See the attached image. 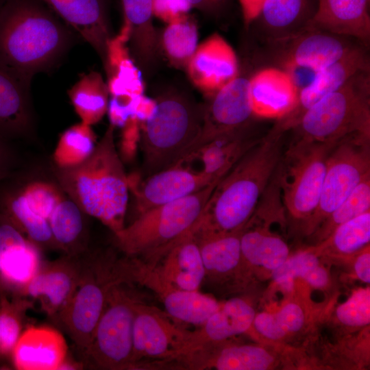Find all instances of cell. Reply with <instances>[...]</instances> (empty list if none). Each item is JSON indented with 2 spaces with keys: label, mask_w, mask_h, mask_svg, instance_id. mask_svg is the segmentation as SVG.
I'll return each instance as SVG.
<instances>
[{
  "label": "cell",
  "mask_w": 370,
  "mask_h": 370,
  "mask_svg": "<svg viewBox=\"0 0 370 370\" xmlns=\"http://www.w3.org/2000/svg\"><path fill=\"white\" fill-rule=\"evenodd\" d=\"M267 42L273 58L278 62L276 66L292 75L296 69L309 71L313 75L362 44L351 38L307 25Z\"/></svg>",
  "instance_id": "obj_12"
},
{
  "label": "cell",
  "mask_w": 370,
  "mask_h": 370,
  "mask_svg": "<svg viewBox=\"0 0 370 370\" xmlns=\"http://www.w3.org/2000/svg\"><path fill=\"white\" fill-rule=\"evenodd\" d=\"M370 175V136L354 135L336 143L326 162L318 206L308 222L311 230Z\"/></svg>",
  "instance_id": "obj_11"
},
{
  "label": "cell",
  "mask_w": 370,
  "mask_h": 370,
  "mask_svg": "<svg viewBox=\"0 0 370 370\" xmlns=\"http://www.w3.org/2000/svg\"><path fill=\"white\" fill-rule=\"evenodd\" d=\"M105 60L110 37L101 0H43Z\"/></svg>",
  "instance_id": "obj_26"
},
{
  "label": "cell",
  "mask_w": 370,
  "mask_h": 370,
  "mask_svg": "<svg viewBox=\"0 0 370 370\" xmlns=\"http://www.w3.org/2000/svg\"><path fill=\"white\" fill-rule=\"evenodd\" d=\"M34 301L22 296L0 293V365L10 362L12 352L25 328Z\"/></svg>",
  "instance_id": "obj_35"
},
{
  "label": "cell",
  "mask_w": 370,
  "mask_h": 370,
  "mask_svg": "<svg viewBox=\"0 0 370 370\" xmlns=\"http://www.w3.org/2000/svg\"><path fill=\"white\" fill-rule=\"evenodd\" d=\"M128 278L151 290L167 314L181 322L201 326L219 308L220 302L199 291L177 288L159 275L156 268L136 257L127 256Z\"/></svg>",
  "instance_id": "obj_14"
},
{
  "label": "cell",
  "mask_w": 370,
  "mask_h": 370,
  "mask_svg": "<svg viewBox=\"0 0 370 370\" xmlns=\"http://www.w3.org/2000/svg\"><path fill=\"white\" fill-rule=\"evenodd\" d=\"M291 130L293 140L308 143H336L351 136H370V71L324 97Z\"/></svg>",
  "instance_id": "obj_6"
},
{
  "label": "cell",
  "mask_w": 370,
  "mask_h": 370,
  "mask_svg": "<svg viewBox=\"0 0 370 370\" xmlns=\"http://www.w3.org/2000/svg\"><path fill=\"white\" fill-rule=\"evenodd\" d=\"M203 112L177 97L156 103L143 121V177L177 164L184 158L199 134Z\"/></svg>",
  "instance_id": "obj_7"
},
{
  "label": "cell",
  "mask_w": 370,
  "mask_h": 370,
  "mask_svg": "<svg viewBox=\"0 0 370 370\" xmlns=\"http://www.w3.org/2000/svg\"><path fill=\"white\" fill-rule=\"evenodd\" d=\"M252 324L259 334L269 339L280 340L286 334L278 324L275 314L258 313L255 314Z\"/></svg>",
  "instance_id": "obj_45"
},
{
  "label": "cell",
  "mask_w": 370,
  "mask_h": 370,
  "mask_svg": "<svg viewBox=\"0 0 370 370\" xmlns=\"http://www.w3.org/2000/svg\"><path fill=\"white\" fill-rule=\"evenodd\" d=\"M254 116L278 121L294 108L299 88L293 75L278 66H268L249 78Z\"/></svg>",
  "instance_id": "obj_21"
},
{
  "label": "cell",
  "mask_w": 370,
  "mask_h": 370,
  "mask_svg": "<svg viewBox=\"0 0 370 370\" xmlns=\"http://www.w3.org/2000/svg\"><path fill=\"white\" fill-rule=\"evenodd\" d=\"M240 240L243 260L251 265L273 271L288 258L289 249L283 238L262 233L247 223Z\"/></svg>",
  "instance_id": "obj_34"
},
{
  "label": "cell",
  "mask_w": 370,
  "mask_h": 370,
  "mask_svg": "<svg viewBox=\"0 0 370 370\" xmlns=\"http://www.w3.org/2000/svg\"><path fill=\"white\" fill-rule=\"evenodd\" d=\"M85 214L65 193L53 208L49 224L56 250L79 256L88 247V229Z\"/></svg>",
  "instance_id": "obj_29"
},
{
  "label": "cell",
  "mask_w": 370,
  "mask_h": 370,
  "mask_svg": "<svg viewBox=\"0 0 370 370\" xmlns=\"http://www.w3.org/2000/svg\"><path fill=\"white\" fill-rule=\"evenodd\" d=\"M241 231L192 234L199 248L205 278L208 277L214 280L236 271L243 260L240 240Z\"/></svg>",
  "instance_id": "obj_30"
},
{
  "label": "cell",
  "mask_w": 370,
  "mask_h": 370,
  "mask_svg": "<svg viewBox=\"0 0 370 370\" xmlns=\"http://www.w3.org/2000/svg\"><path fill=\"white\" fill-rule=\"evenodd\" d=\"M275 123L219 180L193 234L242 230L268 186L284 149Z\"/></svg>",
  "instance_id": "obj_1"
},
{
  "label": "cell",
  "mask_w": 370,
  "mask_h": 370,
  "mask_svg": "<svg viewBox=\"0 0 370 370\" xmlns=\"http://www.w3.org/2000/svg\"><path fill=\"white\" fill-rule=\"evenodd\" d=\"M163 49L175 64L186 66L198 45L196 24L186 15L167 24L162 35Z\"/></svg>",
  "instance_id": "obj_37"
},
{
  "label": "cell",
  "mask_w": 370,
  "mask_h": 370,
  "mask_svg": "<svg viewBox=\"0 0 370 370\" xmlns=\"http://www.w3.org/2000/svg\"><path fill=\"white\" fill-rule=\"evenodd\" d=\"M255 314L253 307L243 299L234 297L221 303L199 329L190 331L182 355L200 345L225 341L247 332L253 323Z\"/></svg>",
  "instance_id": "obj_24"
},
{
  "label": "cell",
  "mask_w": 370,
  "mask_h": 370,
  "mask_svg": "<svg viewBox=\"0 0 370 370\" xmlns=\"http://www.w3.org/2000/svg\"><path fill=\"white\" fill-rule=\"evenodd\" d=\"M95 144V136L91 125L83 122L66 129L60 136L52 155L58 169L75 167L92 154Z\"/></svg>",
  "instance_id": "obj_36"
},
{
  "label": "cell",
  "mask_w": 370,
  "mask_h": 370,
  "mask_svg": "<svg viewBox=\"0 0 370 370\" xmlns=\"http://www.w3.org/2000/svg\"><path fill=\"white\" fill-rule=\"evenodd\" d=\"M216 184L136 216L114 234L116 246L126 256L155 264L171 247L192 231Z\"/></svg>",
  "instance_id": "obj_4"
},
{
  "label": "cell",
  "mask_w": 370,
  "mask_h": 370,
  "mask_svg": "<svg viewBox=\"0 0 370 370\" xmlns=\"http://www.w3.org/2000/svg\"><path fill=\"white\" fill-rule=\"evenodd\" d=\"M335 143L292 140L275 169L285 211L295 220L314 213L320 199L328 154Z\"/></svg>",
  "instance_id": "obj_8"
},
{
  "label": "cell",
  "mask_w": 370,
  "mask_h": 370,
  "mask_svg": "<svg viewBox=\"0 0 370 370\" xmlns=\"http://www.w3.org/2000/svg\"><path fill=\"white\" fill-rule=\"evenodd\" d=\"M319 265L317 256L305 251L288 257L280 267L272 271L274 281L286 291H291L297 278L304 279L310 272Z\"/></svg>",
  "instance_id": "obj_40"
},
{
  "label": "cell",
  "mask_w": 370,
  "mask_h": 370,
  "mask_svg": "<svg viewBox=\"0 0 370 370\" xmlns=\"http://www.w3.org/2000/svg\"><path fill=\"white\" fill-rule=\"evenodd\" d=\"M10 157L8 147L0 135V182L8 177Z\"/></svg>",
  "instance_id": "obj_49"
},
{
  "label": "cell",
  "mask_w": 370,
  "mask_h": 370,
  "mask_svg": "<svg viewBox=\"0 0 370 370\" xmlns=\"http://www.w3.org/2000/svg\"><path fill=\"white\" fill-rule=\"evenodd\" d=\"M280 326L287 332L299 331L304 323V314L299 306L289 303L275 314Z\"/></svg>",
  "instance_id": "obj_44"
},
{
  "label": "cell",
  "mask_w": 370,
  "mask_h": 370,
  "mask_svg": "<svg viewBox=\"0 0 370 370\" xmlns=\"http://www.w3.org/2000/svg\"><path fill=\"white\" fill-rule=\"evenodd\" d=\"M110 125L92 154L81 164L58 169V184L88 216L114 234L125 225L129 200L128 176L116 147Z\"/></svg>",
  "instance_id": "obj_2"
},
{
  "label": "cell",
  "mask_w": 370,
  "mask_h": 370,
  "mask_svg": "<svg viewBox=\"0 0 370 370\" xmlns=\"http://www.w3.org/2000/svg\"><path fill=\"white\" fill-rule=\"evenodd\" d=\"M124 23L131 28V38L139 43L143 32L151 25L152 0H121Z\"/></svg>",
  "instance_id": "obj_42"
},
{
  "label": "cell",
  "mask_w": 370,
  "mask_h": 370,
  "mask_svg": "<svg viewBox=\"0 0 370 370\" xmlns=\"http://www.w3.org/2000/svg\"><path fill=\"white\" fill-rule=\"evenodd\" d=\"M141 180L128 177L129 189L133 195L137 216L219 182L201 171H195L182 164Z\"/></svg>",
  "instance_id": "obj_16"
},
{
  "label": "cell",
  "mask_w": 370,
  "mask_h": 370,
  "mask_svg": "<svg viewBox=\"0 0 370 370\" xmlns=\"http://www.w3.org/2000/svg\"><path fill=\"white\" fill-rule=\"evenodd\" d=\"M304 280L312 287L320 288L328 284L329 277L327 271L323 267L318 265Z\"/></svg>",
  "instance_id": "obj_48"
},
{
  "label": "cell",
  "mask_w": 370,
  "mask_h": 370,
  "mask_svg": "<svg viewBox=\"0 0 370 370\" xmlns=\"http://www.w3.org/2000/svg\"><path fill=\"white\" fill-rule=\"evenodd\" d=\"M186 67L191 82L209 95H214L239 75L235 51L218 33L198 44Z\"/></svg>",
  "instance_id": "obj_20"
},
{
  "label": "cell",
  "mask_w": 370,
  "mask_h": 370,
  "mask_svg": "<svg viewBox=\"0 0 370 370\" xmlns=\"http://www.w3.org/2000/svg\"><path fill=\"white\" fill-rule=\"evenodd\" d=\"M160 310L137 300L133 327V367L145 361L172 362L184 352L190 331L183 329Z\"/></svg>",
  "instance_id": "obj_13"
},
{
  "label": "cell",
  "mask_w": 370,
  "mask_h": 370,
  "mask_svg": "<svg viewBox=\"0 0 370 370\" xmlns=\"http://www.w3.org/2000/svg\"><path fill=\"white\" fill-rule=\"evenodd\" d=\"M67 40L62 26L45 11L9 3L0 12V69L29 89L33 76L53 62Z\"/></svg>",
  "instance_id": "obj_3"
},
{
  "label": "cell",
  "mask_w": 370,
  "mask_h": 370,
  "mask_svg": "<svg viewBox=\"0 0 370 370\" xmlns=\"http://www.w3.org/2000/svg\"><path fill=\"white\" fill-rule=\"evenodd\" d=\"M212 95L203 112L199 134L182 160L215 138L249 125L254 117L249 78L238 75Z\"/></svg>",
  "instance_id": "obj_15"
},
{
  "label": "cell",
  "mask_w": 370,
  "mask_h": 370,
  "mask_svg": "<svg viewBox=\"0 0 370 370\" xmlns=\"http://www.w3.org/2000/svg\"><path fill=\"white\" fill-rule=\"evenodd\" d=\"M71 102L81 121L92 125L98 123L108 108L110 95L107 83L100 73L83 75L69 90Z\"/></svg>",
  "instance_id": "obj_33"
},
{
  "label": "cell",
  "mask_w": 370,
  "mask_h": 370,
  "mask_svg": "<svg viewBox=\"0 0 370 370\" xmlns=\"http://www.w3.org/2000/svg\"><path fill=\"white\" fill-rule=\"evenodd\" d=\"M267 0H238L244 24L246 27L253 24L258 16Z\"/></svg>",
  "instance_id": "obj_46"
},
{
  "label": "cell",
  "mask_w": 370,
  "mask_h": 370,
  "mask_svg": "<svg viewBox=\"0 0 370 370\" xmlns=\"http://www.w3.org/2000/svg\"><path fill=\"white\" fill-rule=\"evenodd\" d=\"M310 4V0H267L256 20L260 22L267 41L304 27L312 16Z\"/></svg>",
  "instance_id": "obj_32"
},
{
  "label": "cell",
  "mask_w": 370,
  "mask_h": 370,
  "mask_svg": "<svg viewBox=\"0 0 370 370\" xmlns=\"http://www.w3.org/2000/svg\"><path fill=\"white\" fill-rule=\"evenodd\" d=\"M69 354L65 338L57 329L27 325L11 354L17 370H60Z\"/></svg>",
  "instance_id": "obj_22"
},
{
  "label": "cell",
  "mask_w": 370,
  "mask_h": 370,
  "mask_svg": "<svg viewBox=\"0 0 370 370\" xmlns=\"http://www.w3.org/2000/svg\"><path fill=\"white\" fill-rule=\"evenodd\" d=\"M261 137L255 136L248 125L215 138L177 164L199 159L203 164L201 171L219 181Z\"/></svg>",
  "instance_id": "obj_28"
},
{
  "label": "cell",
  "mask_w": 370,
  "mask_h": 370,
  "mask_svg": "<svg viewBox=\"0 0 370 370\" xmlns=\"http://www.w3.org/2000/svg\"><path fill=\"white\" fill-rule=\"evenodd\" d=\"M82 271V255L63 254L55 260L43 261L23 297L38 301L42 310L54 323L72 299Z\"/></svg>",
  "instance_id": "obj_19"
},
{
  "label": "cell",
  "mask_w": 370,
  "mask_h": 370,
  "mask_svg": "<svg viewBox=\"0 0 370 370\" xmlns=\"http://www.w3.org/2000/svg\"><path fill=\"white\" fill-rule=\"evenodd\" d=\"M42 251L0 212V293L23 297L43 260Z\"/></svg>",
  "instance_id": "obj_17"
},
{
  "label": "cell",
  "mask_w": 370,
  "mask_h": 370,
  "mask_svg": "<svg viewBox=\"0 0 370 370\" xmlns=\"http://www.w3.org/2000/svg\"><path fill=\"white\" fill-rule=\"evenodd\" d=\"M192 6L188 0H152V15L169 24L188 14Z\"/></svg>",
  "instance_id": "obj_43"
},
{
  "label": "cell",
  "mask_w": 370,
  "mask_h": 370,
  "mask_svg": "<svg viewBox=\"0 0 370 370\" xmlns=\"http://www.w3.org/2000/svg\"><path fill=\"white\" fill-rule=\"evenodd\" d=\"M357 277L365 283L370 282V254L367 251L360 254L354 264Z\"/></svg>",
  "instance_id": "obj_47"
},
{
  "label": "cell",
  "mask_w": 370,
  "mask_h": 370,
  "mask_svg": "<svg viewBox=\"0 0 370 370\" xmlns=\"http://www.w3.org/2000/svg\"><path fill=\"white\" fill-rule=\"evenodd\" d=\"M193 8L199 10L214 12L219 10L227 0H188Z\"/></svg>",
  "instance_id": "obj_50"
},
{
  "label": "cell",
  "mask_w": 370,
  "mask_h": 370,
  "mask_svg": "<svg viewBox=\"0 0 370 370\" xmlns=\"http://www.w3.org/2000/svg\"><path fill=\"white\" fill-rule=\"evenodd\" d=\"M131 28L125 23L116 36L108 42L104 63L108 75L110 95L119 98L133 99L143 95L144 84L141 73L134 64L127 42Z\"/></svg>",
  "instance_id": "obj_27"
},
{
  "label": "cell",
  "mask_w": 370,
  "mask_h": 370,
  "mask_svg": "<svg viewBox=\"0 0 370 370\" xmlns=\"http://www.w3.org/2000/svg\"><path fill=\"white\" fill-rule=\"evenodd\" d=\"M130 284L121 283L112 289L90 344L79 357L85 369H134L133 327L138 299Z\"/></svg>",
  "instance_id": "obj_9"
},
{
  "label": "cell",
  "mask_w": 370,
  "mask_h": 370,
  "mask_svg": "<svg viewBox=\"0 0 370 370\" xmlns=\"http://www.w3.org/2000/svg\"><path fill=\"white\" fill-rule=\"evenodd\" d=\"M153 266L164 281L179 289L199 291L205 279L199 248L191 232L171 247Z\"/></svg>",
  "instance_id": "obj_25"
},
{
  "label": "cell",
  "mask_w": 370,
  "mask_h": 370,
  "mask_svg": "<svg viewBox=\"0 0 370 370\" xmlns=\"http://www.w3.org/2000/svg\"><path fill=\"white\" fill-rule=\"evenodd\" d=\"M31 125L29 88L0 69V135H24Z\"/></svg>",
  "instance_id": "obj_31"
},
{
  "label": "cell",
  "mask_w": 370,
  "mask_h": 370,
  "mask_svg": "<svg viewBox=\"0 0 370 370\" xmlns=\"http://www.w3.org/2000/svg\"><path fill=\"white\" fill-rule=\"evenodd\" d=\"M370 210V175L366 177L352 193L323 221V236H329L339 225Z\"/></svg>",
  "instance_id": "obj_39"
},
{
  "label": "cell",
  "mask_w": 370,
  "mask_h": 370,
  "mask_svg": "<svg viewBox=\"0 0 370 370\" xmlns=\"http://www.w3.org/2000/svg\"><path fill=\"white\" fill-rule=\"evenodd\" d=\"M125 282L129 283L125 257L90 249L82 255L79 284L53 323L69 336L79 357L90 344L112 289Z\"/></svg>",
  "instance_id": "obj_5"
},
{
  "label": "cell",
  "mask_w": 370,
  "mask_h": 370,
  "mask_svg": "<svg viewBox=\"0 0 370 370\" xmlns=\"http://www.w3.org/2000/svg\"><path fill=\"white\" fill-rule=\"evenodd\" d=\"M336 317L347 326H363L370 323V289L355 291L349 298L336 309Z\"/></svg>",
  "instance_id": "obj_41"
},
{
  "label": "cell",
  "mask_w": 370,
  "mask_h": 370,
  "mask_svg": "<svg viewBox=\"0 0 370 370\" xmlns=\"http://www.w3.org/2000/svg\"><path fill=\"white\" fill-rule=\"evenodd\" d=\"M370 241V210L337 226L325 241L326 246L343 254H353Z\"/></svg>",
  "instance_id": "obj_38"
},
{
  "label": "cell",
  "mask_w": 370,
  "mask_h": 370,
  "mask_svg": "<svg viewBox=\"0 0 370 370\" xmlns=\"http://www.w3.org/2000/svg\"><path fill=\"white\" fill-rule=\"evenodd\" d=\"M64 193L47 180L11 183L0 189V212L42 251L55 250L49 218Z\"/></svg>",
  "instance_id": "obj_10"
},
{
  "label": "cell",
  "mask_w": 370,
  "mask_h": 370,
  "mask_svg": "<svg viewBox=\"0 0 370 370\" xmlns=\"http://www.w3.org/2000/svg\"><path fill=\"white\" fill-rule=\"evenodd\" d=\"M369 0H317L306 25L346 36L368 47L370 40Z\"/></svg>",
  "instance_id": "obj_23"
},
{
  "label": "cell",
  "mask_w": 370,
  "mask_h": 370,
  "mask_svg": "<svg viewBox=\"0 0 370 370\" xmlns=\"http://www.w3.org/2000/svg\"><path fill=\"white\" fill-rule=\"evenodd\" d=\"M370 71L367 47L358 45L342 58L315 73L311 79L299 88L296 104L275 125L289 132L302 115L326 95L336 91L355 75Z\"/></svg>",
  "instance_id": "obj_18"
}]
</instances>
